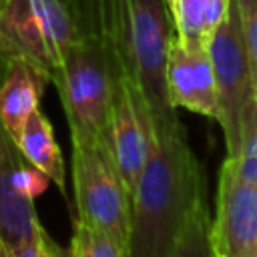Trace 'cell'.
I'll list each match as a JSON object with an SVG mask.
<instances>
[{
    "mask_svg": "<svg viewBox=\"0 0 257 257\" xmlns=\"http://www.w3.org/2000/svg\"><path fill=\"white\" fill-rule=\"evenodd\" d=\"M203 193L201 165L183 124L151 128L149 155L131 201L128 257H171L185 219Z\"/></svg>",
    "mask_w": 257,
    "mask_h": 257,
    "instance_id": "6da1fadb",
    "label": "cell"
},
{
    "mask_svg": "<svg viewBox=\"0 0 257 257\" xmlns=\"http://www.w3.org/2000/svg\"><path fill=\"white\" fill-rule=\"evenodd\" d=\"M72 12L80 22V34L66 48L52 84L58 88L72 145H88L106 137L114 72L90 8L78 2Z\"/></svg>",
    "mask_w": 257,
    "mask_h": 257,
    "instance_id": "7a4b0ae2",
    "label": "cell"
},
{
    "mask_svg": "<svg viewBox=\"0 0 257 257\" xmlns=\"http://www.w3.org/2000/svg\"><path fill=\"white\" fill-rule=\"evenodd\" d=\"M76 221L128 247L131 197L106 141L72 145Z\"/></svg>",
    "mask_w": 257,
    "mask_h": 257,
    "instance_id": "3957f363",
    "label": "cell"
},
{
    "mask_svg": "<svg viewBox=\"0 0 257 257\" xmlns=\"http://www.w3.org/2000/svg\"><path fill=\"white\" fill-rule=\"evenodd\" d=\"M207 48L217 82V98H219L217 122L223 128L227 157H235L239 149L241 114L247 102L251 100V96L257 92V80L243 40L241 20L235 0H231L227 16L209 38Z\"/></svg>",
    "mask_w": 257,
    "mask_h": 257,
    "instance_id": "277c9868",
    "label": "cell"
},
{
    "mask_svg": "<svg viewBox=\"0 0 257 257\" xmlns=\"http://www.w3.org/2000/svg\"><path fill=\"white\" fill-rule=\"evenodd\" d=\"M209 241L213 257H257V185L239 177L231 157L219 169Z\"/></svg>",
    "mask_w": 257,
    "mask_h": 257,
    "instance_id": "5b68a950",
    "label": "cell"
},
{
    "mask_svg": "<svg viewBox=\"0 0 257 257\" xmlns=\"http://www.w3.org/2000/svg\"><path fill=\"white\" fill-rule=\"evenodd\" d=\"M167 90L175 108H187L213 120L219 118L217 82L205 44L185 42L173 32L167 54Z\"/></svg>",
    "mask_w": 257,
    "mask_h": 257,
    "instance_id": "8992f818",
    "label": "cell"
},
{
    "mask_svg": "<svg viewBox=\"0 0 257 257\" xmlns=\"http://www.w3.org/2000/svg\"><path fill=\"white\" fill-rule=\"evenodd\" d=\"M22 161L16 143L0 124V241L8 249L30 239L42 227L34 201L22 197L16 189V171Z\"/></svg>",
    "mask_w": 257,
    "mask_h": 257,
    "instance_id": "52a82bcc",
    "label": "cell"
},
{
    "mask_svg": "<svg viewBox=\"0 0 257 257\" xmlns=\"http://www.w3.org/2000/svg\"><path fill=\"white\" fill-rule=\"evenodd\" d=\"M48 76L32 62L12 56L0 82V124L12 141L20 135L28 116L38 108Z\"/></svg>",
    "mask_w": 257,
    "mask_h": 257,
    "instance_id": "ba28073f",
    "label": "cell"
},
{
    "mask_svg": "<svg viewBox=\"0 0 257 257\" xmlns=\"http://www.w3.org/2000/svg\"><path fill=\"white\" fill-rule=\"evenodd\" d=\"M0 44L10 56H20L38 66L52 82L56 66L44 38L32 18L28 0H2L0 4Z\"/></svg>",
    "mask_w": 257,
    "mask_h": 257,
    "instance_id": "9c48e42d",
    "label": "cell"
},
{
    "mask_svg": "<svg viewBox=\"0 0 257 257\" xmlns=\"http://www.w3.org/2000/svg\"><path fill=\"white\" fill-rule=\"evenodd\" d=\"M16 149L22 155V159L36 167L38 171H42L50 183L56 185V189L60 191V195L64 197L66 205L70 207L68 201V193H66V177H64V161H62V153L60 147L54 139V131L50 120L42 114L40 106L28 116V120L24 122L20 135L16 137Z\"/></svg>",
    "mask_w": 257,
    "mask_h": 257,
    "instance_id": "30bf717a",
    "label": "cell"
},
{
    "mask_svg": "<svg viewBox=\"0 0 257 257\" xmlns=\"http://www.w3.org/2000/svg\"><path fill=\"white\" fill-rule=\"evenodd\" d=\"M173 32L185 42L209 44V38L225 20L231 0H165Z\"/></svg>",
    "mask_w": 257,
    "mask_h": 257,
    "instance_id": "8fae6325",
    "label": "cell"
},
{
    "mask_svg": "<svg viewBox=\"0 0 257 257\" xmlns=\"http://www.w3.org/2000/svg\"><path fill=\"white\" fill-rule=\"evenodd\" d=\"M28 6L58 72L66 48L80 34V22L62 0H28Z\"/></svg>",
    "mask_w": 257,
    "mask_h": 257,
    "instance_id": "7c38bea8",
    "label": "cell"
},
{
    "mask_svg": "<svg viewBox=\"0 0 257 257\" xmlns=\"http://www.w3.org/2000/svg\"><path fill=\"white\" fill-rule=\"evenodd\" d=\"M209 223L211 221L203 193L189 211L171 257H213V249L209 241Z\"/></svg>",
    "mask_w": 257,
    "mask_h": 257,
    "instance_id": "4fadbf2b",
    "label": "cell"
},
{
    "mask_svg": "<svg viewBox=\"0 0 257 257\" xmlns=\"http://www.w3.org/2000/svg\"><path fill=\"white\" fill-rule=\"evenodd\" d=\"M243 181L257 185V92L247 102L239 122V149L231 157Z\"/></svg>",
    "mask_w": 257,
    "mask_h": 257,
    "instance_id": "5bb4252c",
    "label": "cell"
},
{
    "mask_svg": "<svg viewBox=\"0 0 257 257\" xmlns=\"http://www.w3.org/2000/svg\"><path fill=\"white\" fill-rule=\"evenodd\" d=\"M68 253L70 257H128V247L102 231L74 221Z\"/></svg>",
    "mask_w": 257,
    "mask_h": 257,
    "instance_id": "9a60e30c",
    "label": "cell"
},
{
    "mask_svg": "<svg viewBox=\"0 0 257 257\" xmlns=\"http://www.w3.org/2000/svg\"><path fill=\"white\" fill-rule=\"evenodd\" d=\"M10 257H70L68 249L60 247L44 227H40L30 239L22 241L14 249H8Z\"/></svg>",
    "mask_w": 257,
    "mask_h": 257,
    "instance_id": "2e32d148",
    "label": "cell"
},
{
    "mask_svg": "<svg viewBox=\"0 0 257 257\" xmlns=\"http://www.w3.org/2000/svg\"><path fill=\"white\" fill-rule=\"evenodd\" d=\"M241 20V32L247 46V54L257 80V0H235Z\"/></svg>",
    "mask_w": 257,
    "mask_h": 257,
    "instance_id": "e0dca14e",
    "label": "cell"
},
{
    "mask_svg": "<svg viewBox=\"0 0 257 257\" xmlns=\"http://www.w3.org/2000/svg\"><path fill=\"white\" fill-rule=\"evenodd\" d=\"M48 185H50V179L42 171L28 165L26 161L20 163V167L16 171V189L22 197H26L30 201H36L48 189Z\"/></svg>",
    "mask_w": 257,
    "mask_h": 257,
    "instance_id": "ac0fdd59",
    "label": "cell"
},
{
    "mask_svg": "<svg viewBox=\"0 0 257 257\" xmlns=\"http://www.w3.org/2000/svg\"><path fill=\"white\" fill-rule=\"evenodd\" d=\"M10 52L0 44V82H2V78H4V72H6V68H8V62H10Z\"/></svg>",
    "mask_w": 257,
    "mask_h": 257,
    "instance_id": "d6986e66",
    "label": "cell"
},
{
    "mask_svg": "<svg viewBox=\"0 0 257 257\" xmlns=\"http://www.w3.org/2000/svg\"><path fill=\"white\" fill-rule=\"evenodd\" d=\"M62 2H64V4H66L70 10H74V6L78 4V0H62Z\"/></svg>",
    "mask_w": 257,
    "mask_h": 257,
    "instance_id": "ffe728a7",
    "label": "cell"
},
{
    "mask_svg": "<svg viewBox=\"0 0 257 257\" xmlns=\"http://www.w3.org/2000/svg\"><path fill=\"white\" fill-rule=\"evenodd\" d=\"M0 257H10V251H8V247H4V245H2V253H0Z\"/></svg>",
    "mask_w": 257,
    "mask_h": 257,
    "instance_id": "44dd1931",
    "label": "cell"
},
{
    "mask_svg": "<svg viewBox=\"0 0 257 257\" xmlns=\"http://www.w3.org/2000/svg\"><path fill=\"white\" fill-rule=\"evenodd\" d=\"M0 253H2V241H0Z\"/></svg>",
    "mask_w": 257,
    "mask_h": 257,
    "instance_id": "7402d4cb",
    "label": "cell"
},
{
    "mask_svg": "<svg viewBox=\"0 0 257 257\" xmlns=\"http://www.w3.org/2000/svg\"><path fill=\"white\" fill-rule=\"evenodd\" d=\"M0 4H2V0H0Z\"/></svg>",
    "mask_w": 257,
    "mask_h": 257,
    "instance_id": "603a6c76",
    "label": "cell"
}]
</instances>
